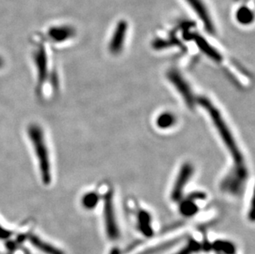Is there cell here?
<instances>
[{"label": "cell", "mask_w": 255, "mask_h": 254, "mask_svg": "<svg viewBox=\"0 0 255 254\" xmlns=\"http://www.w3.org/2000/svg\"><path fill=\"white\" fill-rule=\"evenodd\" d=\"M27 136L36 156L39 172L44 184L49 185L52 180L51 155L46 134L41 126L32 123L27 127Z\"/></svg>", "instance_id": "cell-1"}, {"label": "cell", "mask_w": 255, "mask_h": 254, "mask_svg": "<svg viewBox=\"0 0 255 254\" xmlns=\"http://www.w3.org/2000/svg\"><path fill=\"white\" fill-rule=\"evenodd\" d=\"M198 103L203 106V108L207 111V113H209L210 117L212 118V123L217 128L220 136L222 137V141L231 153L235 163L237 164V168H243V155L241 153V150L239 149L236 140L234 139L233 134L231 133V129L227 127V123L222 118L219 110L208 99H204V98H201L198 100Z\"/></svg>", "instance_id": "cell-2"}, {"label": "cell", "mask_w": 255, "mask_h": 254, "mask_svg": "<svg viewBox=\"0 0 255 254\" xmlns=\"http://www.w3.org/2000/svg\"><path fill=\"white\" fill-rule=\"evenodd\" d=\"M34 62L36 69V92L38 95H41L43 92V87L48 83L49 62L48 56L45 47L41 45H37L36 51L34 52Z\"/></svg>", "instance_id": "cell-3"}, {"label": "cell", "mask_w": 255, "mask_h": 254, "mask_svg": "<svg viewBox=\"0 0 255 254\" xmlns=\"http://www.w3.org/2000/svg\"><path fill=\"white\" fill-rule=\"evenodd\" d=\"M104 218L106 226L107 234L112 240H116L119 236L118 223L116 220L114 210V197L111 192H109L104 200Z\"/></svg>", "instance_id": "cell-4"}, {"label": "cell", "mask_w": 255, "mask_h": 254, "mask_svg": "<svg viewBox=\"0 0 255 254\" xmlns=\"http://www.w3.org/2000/svg\"><path fill=\"white\" fill-rule=\"evenodd\" d=\"M193 172H194V169L191 163H184L182 166L177 179H176L175 183L173 185L172 193H171V197L173 201L177 202L181 199L186 186L190 181L192 176L193 175Z\"/></svg>", "instance_id": "cell-5"}, {"label": "cell", "mask_w": 255, "mask_h": 254, "mask_svg": "<svg viewBox=\"0 0 255 254\" xmlns=\"http://www.w3.org/2000/svg\"><path fill=\"white\" fill-rule=\"evenodd\" d=\"M168 77L171 83L175 86L176 89H178V91L183 97L186 103L190 107H193L195 103V99L193 93L191 91L190 87L188 86V83L184 80L182 75L178 71L172 70L169 73Z\"/></svg>", "instance_id": "cell-6"}, {"label": "cell", "mask_w": 255, "mask_h": 254, "mask_svg": "<svg viewBox=\"0 0 255 254\" xmlns=\"http://www.w3.org/2000/svg\"><path fill=\"white\" fill-rule=\"evenodd\" d=\"M30 242L32 244L34 247L38 249L40 251L43 252L46 254H64L61 250H59L57 248L54 247L53 245L44 242L41 239L36 236H31L30 238Z\"/></svg>", "instance_id": "cell-7"}, {"label": "cell", "mask_w": 255, "mask_h": 254, "mask_svg": "<svg viewBox=\"0 0 255 254\" xmlns=\"http://www.w3.org/2000/svg\"><path fill=\"white\" fill-rule=\"evenodd\" d=\"M176 121V117L173 113L164 112L157 118L156 126L159 129H169L175 125Z\"/></svg>", "instance_id": "cell-8"}, {"label": "cell", "mask_w": 255, "mask_h": 254, "mask_svg": "<svg viewBox=\"0 0 255 254\" xmlns=\"http://www.w3.org/2000/svg\"><path fill=\"white\" fill-rule=\"evenodd\" d=\"M124 37H125V29L121 27L120 30L116 32L114 38L112 40L111 49L112 52L118 53L122 50L123 44L124 42Z\"/></svg>", "instance_id": "cell-9"}, {"label": "cell", "mask_w": 255, "mask_h": 254, "mask_svg": "<svg viewBox=\"0 0 255 254\" xmlns=\"http://www.w3.org/2000/svg\"><path fill=\"white\" fill-rule=\"evenodd\" d=\"M49 36L55 42H61L71 36V31L66 28L52 29L49 32Z\"/></svg>", "instance_id": "cell-10"}, {"label": "cell", "mask_w": 255, "mask_h": 254, "mask_svg": "<svg viewBox=\"0 0 255 254\" xmlns=\"http://www.w3.org/2000/svg\"><path fill=\"white\" fill-rule=\"evenodd\" d=\"M99 200H100V197L96 192H88L82 197L81 202H82V206L85 209L92 210L99 204Z\"/></svg>", "instance_id": "cell-11"}, {"label": "cell", "mask_w": 255, "mask_h": 254, "mask_svg": "<svg viewBox=\"0 0 255 254\" xmlns=\"http://www.w3.org/2000/svg\"><path fill=\"white\" fill-rule=\"evenodd\" d=\"M181 211L183 215L186 216H192L196 213L197 211V206L193 202H189V200L182 203L181 206Z\"/></svg>", "instance_id": "cell-12"}, {"label": "cell", "mask_w": 255, "mask_h": 254, "mask_svg": "<svg viewBox=\"0 0 255 254\" xmlns=\"http://www.w3.org/2000/svg\"><path fill=\"white\" fill-rule=\"evenodd\" d=\"M3 64H4V63H3V60H2V58L0 57V69L3 66Z\"/></svg>", "instance_id": "cell-13"}]
</instances>
